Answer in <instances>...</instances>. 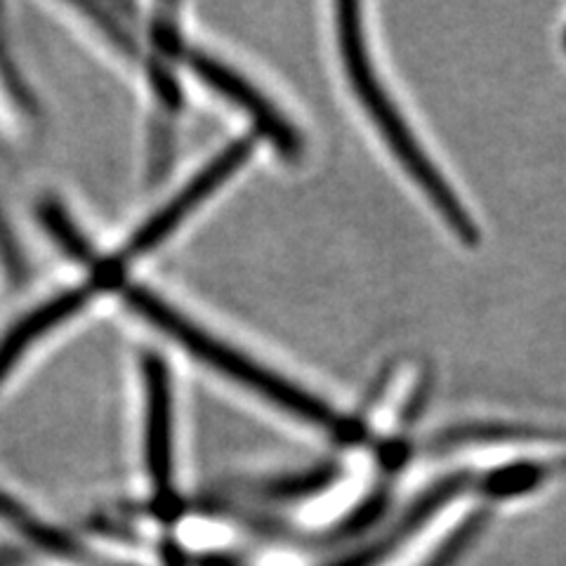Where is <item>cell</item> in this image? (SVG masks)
Returning a JSON list of instances; mask_svg holds the SVG:
<instances>
[{"mask_svg":"<svg viewBox=\"0 0 566 566\" xmlns=\"http://www.w3.org/2000/svg\"><path fill=\"white\" fill-rule=\"evenodd\" d=\"M338 12V45L343 55V66L354 95L361 102L368 118L376 123L385 145L395 154L403 170L411 175V180L422 189L424 197L437 208V212L455 232L458 239L474 245L480 241V229L465 206L460 203L451 185L441 177L439 168L430 161L428 154L418 145L411 128L406 126L399 109H395L382 83L376 78L374 66L368 60V48L364 41V24H361V8L354 3H343L335 8Z\"/></svg>","mask_w":566,"mask_h":566,"instance_id":"obj_1","label":"cell"},{"mask_svg":"<svg viewBox=\"0 0 566 566\" xmlns=\"http://www.w3.org/2000/svg\"><path fill=\"white\" fill-rule=\"evenodd\" d=\"M126 300L139 316H145L149 324L166 333L168 338L185 347L193 357H199L203 364L216 368L218 374L237 380L239 385L251 389V392L279 406V409L289 411L291 416L310 424H316V428H324L335 437L352 434V424L335 413L326 401L316 399L314 395L305 392V389H300L289 380H283L274 370L251 361L239 349L220 343L216 335H210L208 331L193 324L191 318L166 305V300H161L156 293L130 286L126 289Z\"/></svg>","mask_w":566,"mask_h":566,"instance_id":"obj_2","label":"cell"},{"mask_svg":"<svg viewBox=\"0 0 566 566\" xmlns=\"http://www.w3.org/2000/svg\"><path fill=\"white\" fill-rule=\"evenodd\" d=\"M253 151V142L251 139H239L232 147H227L220 156L212 158V161L191 177V182H187L175 197L156 212L154 218H149L145 224H142L137 232L130 237V241L123 248V253L118 255V262H128L139 255L151 253L158 243L166 241L177 227H180L193 210H197L208 197L216 193V189L227 182L229 177L241 168L243 161H248V156Z\"/></svg>","mask_w":566,"mask_h":566,"instance_id":"obj_3","label":"cell"},{"mask_svg":"<svg viewBox=\"0 0 566 566\" xmlns=\"http://www.w3.org/2000/svg\"><path fill=\"white\" fill-rule=\"evenodd\" d=\"M189 64L206 85H210L212 91L220 93L224 99H229L251 116L260 133L272 142L281 156H300V151H303V142H300L297 130L251 81L243 78L232 66H227L208 55H201V52H189Z\"/></svg>","mask_w":566,"mask_h":566,"instance_id":"obj_4","label":"cell"},{"mask_svg":"<svg viewBox=\"0 0 566 566\" xmlns=\"http://www.w3.org/2000/svg\"><path fill=\"white\" fill-rule=\"evenodd\" d=\"M145 458L158 489L172 482V395L168 368L158 357L145 359Z\"/></svg>","mask_w":566,"mask_h":566,"instance_id":"obj_5","label":"cell"},{"mask_svg":"<svg viewBox=\"0 0 566 566\" xmlns=\"http://www.w3.org/2000/svg\"><path fill=\"white\" fill-rule=\"evenodd\" d=\"M97 283L95 286L91 283V286L69 289L55 297H50L48 303L31 310L20 318V322L6 331L3 338H0V382L8 378L17 361H22L24 354L35 343L45 338L48 333L62 326L69 316L78 314L87 303H91V297L97 293Z\"/></svg>","mask_w":566,"mask_h":566,"instance_id":"obj_6","label":"cell"},{"mask_svg":"<svg viewBox=\"0 0 566 566\" xmlns=\"http://www.w3.org/2000/svg\"><path fill=\"white\" fill-rule=\"evenodd\" d=\"M541 480V470L534 465H517L510 470H501L495 472L493 476H489V493H517V491H526L534 486Z\"/></svg>","mask_w":566,"mask_h":566,"instance_id":"obj_7","label":"cell"},{"mask_svg":"<svg viewBox=\"0 0 566 566\" xmlns=\"http://www.w3.org/2000/svg\"><path fill=\"white\" fill-rule=\"evenodd\" d=\"M45 224L52 229V232H55V237L64 243V248H66L71 255L85 258L87 251H91V248H87V243L81 239V234L74 232V229H71V224L64 220L62 210L50 208V212L45 216Z\"/></svg>","mask_w":566,"mask_h":566,"instance_id":"obj_8","label":"cell"}]
</instances>
